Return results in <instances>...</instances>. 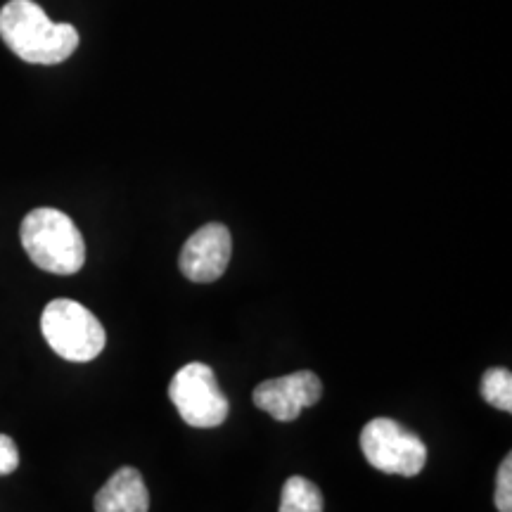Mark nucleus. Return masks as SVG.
<instances>
[{"label":"nucleus","mask_w":512,"mask_h":512,"mask_svg":"<svg viewBox=\"0 0 512 512\" xmlns=\"http://www.w3.org/2000/svg\"><path fill=\"white\" fill-rule=\"evenodd\" d=\"M0 38L29 64H60L79 48V31L55 24L34 0H10L0 10Z\"/></svg>","instance_id":"nucleus-1"},{"label":"nucleus","mask_w":512,"mask_h":512,"mask_svg":"<svg viewBox=\"0 0 512 512\" xmlns=\"http://www.w3.org/2000/svg\"><path fill=\"white\" fill-rule=\"evenodd\" d=\"M24 252L43 271L74 275L86 264V242L81 230L60 209L41 207L29 211L19 228Z\"/></svg>","instance_id":"nucleus-2"},{"label":"nucleus","mask_w":512,"mask_h":512,"mask_svg":"<svg viewBox=\"0 0 512 512\" xmlns=\"http://www.w3.org/2000/svg\"><path fill=\"white\" fill-rule=\"evenodd\" d=\"M41 332L48 347L64 361L88 363L102 354L107 332L86 306L74 299H55L43 309Z\"/></svg>","instance_id":"nucleus-3"},{"label":"nucleus","mask_w":512,"mask_h":512,"mask_svg":"<svg viewBox=\"0 0 512 512\" xmlns=\"http://www.w3.org/2000/svg\"><path fill=\"white\" fill-rule=\"evenodd\" d=\"M361 451L375 470L387 475L415 477L427 463L425 441L392 418H375L363 427Z\"/></svg>","instance_id":"nucleus-4"},{"label":"nucleus","mask_w":512,"mask_h":512,"mask_svg":"<svg viewBox=\"0 0 512 512\" xmlns=\"http://www.w3.org/2000/svg\"><path fill=\"white\" fill-rule=\"evenodd\" d=\"M169 399L190 427L211 430L226 422L230 403L207 363H188L169 384Z\"/></svg>","instance_id":"nucleus-5"},{"label":"nucleus","mask_w":512,"mask_h":512,"mask_svg":"<svg viewBox=\"0 0 512 512\" xmlns=\"http://www.w3.org/2000/svg\"><path fill=\"white\" fill-rule=\"evenodd\" d=\"M323 396V382L313 370L273 377L256 384L252 399L259 411H264L278 422H292L299 418L304 408L316 406Z\"/></svg>","instance_id":"nucleus-6"},{"label":"nucleus","mask_w":512,"mask_h":512,"mask_svg":"<svg viewBox=\"0 0 512 512\" xmlns=\"http://www.w3.org/2000/svg\"><path fill=\"white\" fill-rule=\"evenodd\" d=\"M233 238L223 223H207L190 235L178 256V266L192 283H214L230 264Z\"/></svg>","instance_id":"nucleus-7"},{"label":"nucleus","mask_w":512,"mask_h":512,"mask_svg":"<svg viewBox=\"0 0 512 512\" xmlns=\"http://www.w3.org/2000/svg\"><path fill=\"white\" fill-rule=\"evenodd\" d=\"M150 494L136 467H121L95 496V512H147Z\"/></svg>","instance_id":"nucleus-8"},{"label":"nucleus","mask_w":512,"mask_h":512,"mask_svg":"<svg viewBox=\"0 0 512 512\" xmlns=\"http://www.w3.org/2000/svg\"><path fill=\"white\" fill-rule=\"evenodd\" d=\"M280 512H323V494L311 479L290 477L280 494Z\"/></svg>","instance_id":"nucleus-9"},{"label":"nucleus","mask_w":512,"mask_h":512,"mask_svg":"<svg viewBox=\"0 0 512 512\" xmlns=\"http://www.w3.org/2000/svg\"><path fill=\"white\" fill-rule=\"evenodd\" d=\"M482 396L498 411H512V373L505 368H491L482 377Z\"/></svg>","instance_id":"nucleus-10"},{"label":"nucleus","mask_w":512,"mask_h":512,"mask_svg":"<svg viewBox=\"0 0 512 512\" xmlns=\"http://www.w3.org/2000/svg\"><path fill=\"white\" fill-rule=\"evenodd\" d=\"M496 508L498 512H512V456L503 458L496 477Z\"/></svg>","instance_id":"nucleus-11"},{"label":"nucleus","mask_w":512,"mask_h":512,"mask_svg":"<svg viewBox=\"0 0 512 512\" xmlns=\"http://www.w3.org/2000/svg\"><path fill=\"white\" fill-rule=\"evenodd\" d=\"M19 465V451L17 444L8 434H0V477L12 475Z\"/></svg>","instance_id":"nucleus-12"}]
</instances>
